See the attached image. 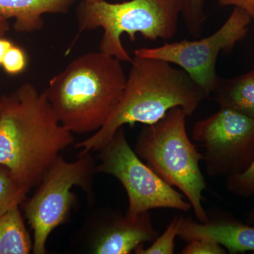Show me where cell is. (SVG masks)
<instances>
[{"instance_id": "cell-16", "label": "cell", "mask_w": 254, "mask_h": 254, "mask_svg": "<svg viewBox=\"0 0 254 254\" xmlns=\"http://www.w3.org/2000/svg\"><path fill=\"white\" fill-rule=\"evenodd\" d=\"M183 216L174 217L163 235H159L153 244L145 249L143 245L138 246L134 250L137 254H173L175 253V239L178 237L179 229Z\"/></svg>"}, {"instance_id": "cell-12", "label": "cell", "mask_w": 254, "mask_h": 254, "mask_svg": "<svg viewBox=\"0 0 254 254\" xmlns=\"http://www.w3.org/2000/svg\"><path fill=\"white\" fill-rule=\"evenodd\" d=\"M76 0H0V16L14 18L15 31L31 33L44 26L43 15L68 12Z\"/></svg>"}, {"instance_id": "cell-4", "label": "cell", "mask_w": 254, "mask_h": 254, "mask_svg": "<svg viewBox=\"0 0 254 254\" xmlns=\"http://www.w3.org/2000/svg\"><path fill=\"white\" fill-rule=\"evenodd\" d=\"M184 0H129L110 3L105 0H83L76 10L78 33L102 28L100 51L121 62L131 63L132 58L122 43L127 33L131 41L137 33L155 41L174 38L178 29Z\"/></svg>"}, {"instance_id": "cell-23", "label": "cell", "mask_w": 254, "mask_h": 254, "mask_svg": "<svg viewBox=\"0 0 254 254\" xmlns=\"http://www.w3.org/2000/svg\"><path fill=\"white\" fill-rule=\"evenodd\" d=\"M9 23L8 20L0 16V38H3L9 31Z\"/></svg>"}, {"instance_id": "cell-14", "label": "cell", "mask_w": 254, "mask_h": 254, "mask_svg": "<svg viewBox=\"0 0 254 254\" xmlns=\"http://www.w3.org/2000/svg\"><path fill=\"white\" fill-rule=\"evenodd\" d=\"M33 242L19 206L0 216V254H28Z\"/></svg>"}, {"instance_id": "cell-20", "label": "cell", "mask_w": 254, "mask_h": 254, "mask_svg": "<svg viewBox=\"0 0 254 254\" xmlns=\"http://www.w3.org/2000/svg\"><path fill=\"white\" fill-rule=\"evenodd\" d=\"M182 254H225L227 251L222 246L212 241L196 239L188 242L182 250Z\"/></svg>"}, {"instance_id": "cell-3", "label": "cell", "mask_w": 254, "mask_h": 254, "mask_svg": "<svg viewBox=\"0 0 254 254\" xmlns=\"http://www.w3.org/2000/svg\"><path fill=\"white\" fill-rule=\"evenodd\" d=\"M127 76L121 61L99 52L75 58L46 90L55 116L71 133L96 132L115 113Z\"/></svg>"}, {"instance_id": "cell-10", "label": "cell", "mask_w": 254, "mask_h": 254, "mask_svg": "<svg viewBox=\"0 0 254 254\" xmlns=\"http://www.w3.org/2000/svg\"><path fill=\"white\" fill-rule=\"evenodd\" d=\"M105 218L93 242L92 251L94 254H131L138 246L153 242L160 235L148 211L130 217L113 210Z\"/></svg>"}, {"instance_id": "cell-17", "label": "cell", "mask_w": 254, "mask_h": 254, "mask_svg": "<svg viewBox=\"0 0 254 254\" xmlns=\"http://www.w3.org/2000/svg\"><path fill=\"white\" fill-rule=\"evenodd\" d=\"M205 3V0H184L182 18L187 31L194 38L201 34L206 21Z\"/></svg>"}, {"instance_id": "cell-21", "label": "cell", "mask_w": 254, "mask_h": 254, "mask_svg": "<svg viewBox=\"0 0 254 254\" xmlns=\"http://www.w3.org/2000/svg\"><path fill=\"white\" fill-rule=\"evenodd\" d=\"M222 6H234L245 10L254 20V0H218Z\"/></svg>"}, {"instance_id": "cell-13", "label": "cell", "mask_w": 254, "mask_h": 254, "mask_svg": "<svg viewBox=\"0 0 254 254\" xmlns=\"http://www.w3.org/2000/svg\"><path fill=\"white\" fill-rule=\"evenodd\" d=\"M211 95L220 107L254 120V69L236 78H219Z\"/></svg>"}, {"instance_id": "cell-9", "label": "cell", "mask_w": 254, "mask_h": 254, "mask_svg": "<svg viewBox=\"0 0 254 254\" xmlns=\"http://www.w3.org/2000/svg\"><path fill=\"white\" fill-rule=\"evenodd\" d=\"M192 137L204 149L202 154L209 176L238 175L254 162V120L235 110L220 107L195 123Z\"/></svg>"}, {"instance_id": "cell-7", "label": "cell", "mask_w": 254, "mask_h": 254, "mask_svg": "<svg viewBox=\"0 0 254 254\" xmlns=\"http://www.w3.org/2000/svg\"><path fill=\"white\" fill-rule=\"evenodd\" d=\"M99 152L100 163L96 165V173L112 175L122 184L128 197L126 215L135 217L155 208L182 212L191 209L182 193L142 161L128 144L123 127Z\"/></svg>"}, {"instance_id": "cell-19", "label": "cell", "mask_w": 254, "mask_h": 254, "mask_svg": "<svg viewBox=\"0 0 254 254\" xmlns=\"http://www.w3.org/2000/svg\"><path fill=\"white\" fill-rule=\"evenodd\" d=\"M5 72L10 75H17L24 71L27 66V57L22 48L13 46L5 55L2 64Z\"/></svg>"}, {"instance_id": "cell-2", "label": "cell", "mask_w": 254, "mask_h": 254, "mask_svg": "<svg viewBox=\"0 0 254 254\" xmlns=\"http://www.w3.org/2000/svg\"><path fill=\"white\" fill-rule=\"evenodd\" d=\"M130 63L120 104L104 126L76 145L78 155L99 151L124 125H153L176 107L190 116L207 98L185 70L172 64L136 55Z\"/></svg>"}, {"instance_id": "cell-5", "label": "cell", "mask_w": 254, "mask_h": 254, "mask_svg": "<svg viewBox=\"0 0 254 254\" xmlns=\"http://www.w3.org/2000/svg\"><path fill=\"white\" fill-rule=\"evenodd\" d=\"M187 115L176 107L158 123L145 125L135 145L137 155L157 175L182 191L198 222H208L203 203L206 182L200 168L203 154L192 143L187 131Z\"/></svg>"}, {"instance_id": "cell-22", "label": "cell", "mask_w": 254, "mask_h": 254, "mask_svg": "<svg viewBox=\"0 0 254 254\" xmlns=\"http://www.w3.org/2000/svg\"><path fill=\"white\" fill-rule=\"evenodd\" d=\"M12 46L13 43L9 40L5 39L4 37L0 38V65L2 64L5 55Z\"/></svg>"}, {"instance_id": "cell-6", "label": "cell", "mask_w": 254, "mask_h": 254, "mask_svg": "<svg viewBox=\"0 0 254 254\" xmlns=\"http://www.w3.org/2000/svg\"><path fill=\"white\" fill-rule=\"evenodd\" d=\"M95 173L96 165L90 153L78 155L74 162L66 161L60 155L48 168L34 194L21 203L33 230V254L46 253L48 237L67 220L74 203L71 189L81 187L90 195Z\"/></svg>"}, {"instance_id": "cell-11", "label": "cell", "mask_w": 254, "mask_h": 254, "mask_svg": "<svg viewBox=\"0 0 254 254\" xmlns=\"http://www.w3.org/2000/svg\"><path fill=\"white\" fill-rule=\"evenodd\" d=\"M178 237L187 242L196 239L212 241L231 254L254 252V226L225 213L213 214L205 223L183 217Z\"/></svg>"}, {"instance_id": "cell-1", "label": "cell", "mask_w": 254, "mask_h": 254, "mask_svg": "<svg viewBox=\"0 0 254 254\" xmlns=\"http://www.w3.org/2000/svg\"><path fill=\"white\" fill-rule=\"evenodd\" d=\"M74 141L50 106L46 91L21 85L0 98V165L31 189Z\"/></svg>"}, {"instance_id": "cell-24", "label": "cell", "mask_w": 254, "mask_h": 254, "mask_svg": "<svg viewBox=\"0 0 254 254\" xmlns=\"http://www.w3.org/2000/svg\"><path fill=\"white\" fill-rule=\"evenodd\" d=\"M246 222L249 224V225H253V226H254V208L249 212Z\"/></svg>"}, {"instance_id": "cell-8", "label": "cell", "mask_w": 254, "mask_h": 254, "mask_svg": "<svg viewBox=\"0 0 254 254\" xmlns=\"http://www.w3.org/2000/svg\"><path fill=\"white\" fill-rule=\"evenodd\" d=\"M252 20L245 10L235 7L221 27L206 38L166 43L156 48H140L133 54L180 66L199 85L209 98L220 78L216 73L219 55L230 53L238 42L245 38Z\"/></svg>"}, {"instance_id": "cell-25", "label": "cell", "mask_w": 254, "mask_h": 254, "mask_svg": "<svg viewBox=\"0 0 254 254\" xmlns=\"http://www.w3.org/2000/svg\"><path fill=\"white\" fill-rule=\"evenodd\" d=\"M86 1H98V0H86Z\"/></svg>"}, {"instance_id": "cell-15", "label": "cell", "mask_w": 254, "mask_h": 254, "mask_svg": "<svg viewBox=\"0 0 254 254\" xmlns=\"http://www.w3.org/2000/svg\"><path fill=\"white\" fill-rule=\"evenodd\" d=\"M31 189L18 181L7 167L0 165V216L26 199Z\"/></svg>"}, {"instance_id": "cell-18", "label": "cell", "mask_w": 254, "mask_h": 254, "mask_svg": "<svg viewBox=\"0 0 254 254\" xmlns=\"http://www.w3.org/2000/svg\"><path fill=\"white\" fill-rule=\"evenodd\" d=\"M226 189L239 197L252 196L254 194V162L244 173L227 177Z\"/></svg>"}]
</instances>
